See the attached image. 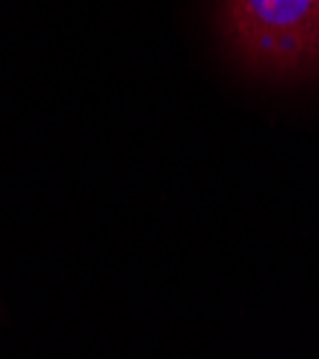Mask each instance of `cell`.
<instances>
[{
  "label": "cell",
  "instance_id": "1",
  "mask_svg": "<svg viewBox=\"0 0 319 359\" xmlns=\"http://www.w3.org/2000/svg\"><path fill=\"white\" fill-rule=\"evenodd\" d=\"M231 55L265 77L319 74V0H219Z\"/></svg>",
  "mask_w": 319,
  "mask_h": 359
}]
</instances>
